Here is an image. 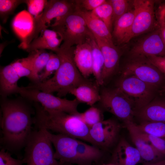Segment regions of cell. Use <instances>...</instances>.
Wrapping results in <instances>:
<instances>
[{"label":"cell","mask_w":165,"mask_h":165,"mask_svg":"<svg viewBox=\"0 0 165 165\" xmlns=\"http://www.w3.org/2000/svg\"><path fill=\"white\" fill-rule=\"evenodd\" d=\"M2 148L18 156L24 148L32 131L34 118L30 106L20 100L3 97L1 103Z\"/></svg>","instance_id":"obj_1"},{"label":"cell","mask_w":165,"mask_h":165,"mask_svg":"<svg viewBox=\"0 0 165 165\" xmlns=\"http://www.w3.org/2000/svg\"><path fill=\"white\" fill-rule=\"evenodd\" d=\"M73 47H59L55 52L60 60V65L52 78L42 82H33L26 88L52 94L59 97L66 95L73 88L88 81L78 69L74 60Z\"/></svg>","instance_id":"obj_2"},{"label":"cell","mask_w":165,"mask_h":165,"mask_svg":"<svg viewBox=\"0 0 165 165\" xmlns=\"http://www.w3.org/2000/svg\"><path fill=\"white\" fill-rule=\"evenodd\" d=\"M34 107L35 127H43L91 143L90 128L78 116L61 112L47 111L37 102H34Z\"/></svg>","instance_id":"obj_3"},{"label":"cell","mask_w":165,"mask_h":165,"mask_svg":"<svg viewBox=\"0 0 165 165\" xmlns=\"http://www.w3.org/2000/svg\"><path fill=\"white\" fill-rule=\"evenodd\" d=\"M49 26L58 33L63 41L60 46L62 48H70L83 44L94 37L84 19L75 10L56 19Z\"/></svg>","instance_id":"obj_4"},{"label":"cell","mask_w":165,"mask_h":165,"mask_svg":"<svg viewBox=\"0 0 165 165\" xmlns=\"http://www.w3.org/2000/svg\"><path fill=\"white\" fill-rule=\"evenodd\" d=\"M35 127L24 148L27 165H61L54 158L52 143L43 128Z\"/></svg>","instance_id":"obj_5"},{"label":"cell","mask_w":165,"mask_h":165,"mask_svg":"<svg viewBox=\"0 0 165 165\" xmlns=\"http://www.w3.org/2000/svg\"><path fill=\"white\" fill-rule=\"evenodd\" d=\"M100 108L115 116L123 123L133 121L135 112L133 101L117 87L104 88L100 92Z\"/></svg>","instance_id":"obj_6"},{"label":"cell","mask_w":165,"mask_h":165,"mask_svg":"<svg viewBox=\"0 0 165 165\" xmlns=\"http://www.w3.org/2000/svg\"><path fill=\"white\" fill-rule=\"evenodd\" d=\"M75 6V1H47L43 12L33 18L32 31L29 35L23 40L21 46L25 49L32 40L38 37L40 33L46 29L47 23H49L54 18L58 19L73 11Z\"/></svg>","instance_id":"obj_7"},{"label":"cell","mask_w":165,"mask_h":165,"mask_svg":"<svg viewBox=\"0 0 165 165\" xmlns=\"http://www.w3.org/2000/svg\"><path fill=\"white\" fill-rule=\"evenodd\" d=\"M17 93L30 101L41 104L47 111H58L77 115L78 106L80 103L75 98L69 100L54 96L38 90L19 87Z\"/></svg>","instance_id":"obj_8"},{"label":"cell","mask_w":165,"mask_h":165,"mask_svg":"<svg viewBox=\"0 0 165 165\" xmlns=\"http://www.w3.org/2000/svg\"><path fill=\"white\" fill-rule=\"evenodd\" d=\"M157 1L133 0L135 16L131 28L124 43H127L135 37L147 33L157 27L155 9Z\"/></svg>","instance_id":"obj_9"},{"label":"cell","mask_w":165,"mask_h":165,"mask_svg":"<svg viewBox=\"0 0 165 165\" xmlns=\"http://www.w3.org/2000/svg\"><path fill=\"white\" fill-rule=\"evenodd\" d=\"M116 87L133 101L135 112L152 101L159 91L155 87L133 75L121 76L116 82Z\"/></svg>","instance_id":"obj_10"},{"label":"cell","mask_w":165,"mask_h":165,"mask_svg":"<svg viewBox=\"0 0 165 165\" xmlns=\"http://www.w3.org/2000/svg\"><path fill=\"white\" fill-rule=\"evenodd\" d=\"M122 77L134 76L159 90L165 85V76L145 57L129 58L122 71Z\"/></svg>","instance_id":"obj_11"},{"label":"cell","mask_w":165,"mask_h":165,"mask_svg":"<svg viewBox=\"0 0 165 165\" xmlns=\"http://www.w3.org/2000/svg\"><path fill=\"white\" fill-rule=\"evenodd\" d=\"M122 127L117 120L113 118L95 124L90 128L91 144L104 152L108 150L118 143Z\"/></svg>","instance_id":"obj_12"},{"label":"cell","mask_w":165,"mask_h":165,"mask_svg":"<svg viewBox=\"0 0 165 165\" xmlns=\"http://www.w3.org/2000/svg\"><path fill=\"white\" fill-rule=\"evenodd\" d=\"M43 128L55 148L54 158L60 164L79 165L78 144L79 140L61 134H53Z\"/></svg>","instance_id":"obj_13"},{"label":"cell","mask_w":165,"mask_h":165,"mask_svg":"<svg viewBox=\"0 0 165 165\" xmlns=\"http://www.w3.org/2000/svg\"><path fill=\"white\" fill-rule=\"evenodd\" d=\"M150 56L165 57V44L158 25L138 40L129 52V58Z\"/></svg>","instance_id":"obj_14"},{"label":"cell","mask_w":165,"mask_h":165,"mask_svg":"<svg viewBox=\"0 0 165 165\" xmlns=\"http://www.w3.org/2000/svg\"><path fill=\"white\" fill-rule=\"evenodd\" d=\"M94 36L104 59L101 79L102 86L106 83L117 72L121 53L113 43Z\"/></svg>","instance_id":"obj_15"},{"label":"cell","mask_w":165,"mask_h":165,"mask_svg":"<svg viewBox=\"0 0 165 165\" xmlns=\"http://www.w3.org/2000/svg\"><path fill=\"white\" fill-rule=\"evenodd\" d=\"M123 124L128 130L132 142L139 152L141 162L144 164L156 162L165 159V155L141 137L134 121H128Z\"/></svg>","instance_id":"obj_16"},{"label":"cell","mask_w":165,"mask_h":165,"mask_svg":"<svg viewBox=\"0 0 165 165\" xmlns=\"http://www.w3.org/2000/svg\"><path fill=\"white\" fill-rule=\"evenodd\" d=\"M141 162L138 150L124 138L119 139L112 153V162L116 165H136Z\"/></svg>","instance_id":"obj_17"},{"label":"cell","mask_w":165,"mask_h":165,"mask_svg":"<svg viewBox=\"0 0 165 165\" xmlns=\"http://www.w3.org/2000/svg\"><path fill=\"white\" fill-rule=\"evenodd\" d=\"M75 11L84 19L88 29L94 36L113 43L110 31L104 22L93 11H87L75 6Z\"/></svg>","instance_id":"obj_18"},{"label":"cell","mask_w":165,"mask_h":165,"mask_svg":"<svg viewBox=\"0 0 165 165\" xmlns=\"http://www.w3.org/2000/svg\"><path fill=\"white\" fill-rule=\"evenodd\" d=\"M134 116L141 122L165 123V99L154 98L148 104L136 111Z\"/></svg>","instance_id":"obj_19"},{"label":"cell","mask_w":165,"mask_h":165,"mask_svg":"<svg viewBox=\"0 0 165 165\" xmlns=\"http://www.w3.org/2000/svg\"><path fill=\"white\" fill-rule=\"evenodd\" d=\"M90 39L85 43L76 46L74 53L75 64L80 73L86 78L93 73L92 54Z\"/></svg>","instance_id":"obj_20"},{"label":"cell","mask_w":165,"mask_h":165,"mask_svg":"<svg viewBox=\"0 0 165 165\" xmlns=\"http://www.w3.org/2000/svg\"><path fill=\"white\" fill-rule=\"evenodd\" d=\"M40 36L34 39L25 48L28 52L40 50L48 49L55 52L59 47L62 41L58 38V33L53 30L46 29Z\"/></svg>","instance_id":"obj_21"},{"label":"cell","mask_w":165,"mask_h":165,"mask_svg":"<svg viewBox=\"0 0 165 165\" xmlns=\"http://www.w3.org/2000/svg\"><path fill=\"white\" fill-rule=\"evenodd\" d=\"M98 86L96 82L89 80L71 90L69 93L74 95L80 102L94 105L101 99Z\"/></svg>","instance_id":"obj_22"},{"label":"cell","mask_w":165,"mask_h":165,"mask_svg":"<svg viewBox=\"0 0 165 165\" xmlns=\"http://www.w3.org/2000/svg\"><path fill=\"white\" fill-rule=\"evenodd\" d=\"M20 78L12 64L1 68L0 94L2 97L17 93L19 87L17 82Z\"/></svg>","instance_id":"obj_23"},{"label":"cell","mask_w":165,"mask_h":165,"mask_svg":"<svg viewBox=\"0 0 165 165\" xmlns=\"http://www.w3.org/2000/svg\"><path fill=\"white\" fill-rule=\"evenodd\" d=\"M135 16L134 8L126 13L118 19L114 23L112 35L119 44L124 41L131 28Z\"/></svg>","instance_id":"obj_24"},{"label":"cell","mask_w":165,"mask_h":165,"mask_svg":"<svg viewBox=\"0 0 165 165\" xmlns=\"http://www.w3.org/2000/svg\"><path fill=\"white\" fill-rule=\"evenodd\" d=\"M29 12L23 11L15 16L13 26L16 34L23 40L31 32L33 25V18Z\"/></svg>","instance_id":"obj_25"},{"label":"cell","mask_w":165,"mask_h":165,"mask_svg":"<svg viewBox=\"0 0 165 165\" xmlns=\"http://www.w3.org/2000/svg\"><path fill=\"white\" fill-rule=\"evenodd\" d=\"M35 54V51L32 52L27 57L18 59L11 63L20 78L26 77L34 82H38L34 72L33 64Z\"/></svg>","instance_id":"obj_26"},{"label":"cell","mask_w":165,"mask_h":165,"mask_svg":"<svg viewBox=\"0 0 165 165\" xmlns=\"http://www.w3.org/2000/svg\"><path fill=\"white\" fill-rule=\"evenodd\" d=\"M90 43L92 47L93 66L92 74L97 85L101 86V79L104 64V59L102 53L94 37L90 39Z\"/></svg>","instance_id":"obj_27"},{"label":"cell","mask_w":165,"mask_h":165,"mask_svg":"<svg viewBox=\"0 0 165 165\" xmlns=\"http://www.w3.org/2000/svg\"><path fill=\"white\" fill-rule=\"evenodd\" d=\"M135 125L139 131L161 138L165 140V123L142 121Z\"/></svg>","instance_id":"obj_28"},{"label":"cell","mask_w":165,"mask_h":165,"mask_svg":"<svg viewBox=\"0 0 165 165\" xmlns=\"http://www.w3.org/2000/svg\"><path fill=\"white\" fill-rule=\"evenodd\" d=\"M102 110L99 107L94 105L84 112L77 115L90 128L104 119Z\"/></svg>","instance_id":"obj_29"},{"label":"cell","mask_w":165,"mask_h":165,"mask_svg":"<svg viewBox=\"0 0 165 165\" xmlns=\"http://www.w3.org/2000/svg\"><path fill=\"white\" fill-rule=\"evenodd\" d=\"M112 8V21L114 24L119 17L134 9L133 0H109Z\"/></svg>","instance_id":"obj_30"},{"label":"cell","mask_w":165,"mask_h":165,"mask_svg":"<svg viewBox=\"0 0 165 165\" xmlns=\"http://www.w3.org/2000/svg\"><path fill=\"white\" fill-rule=\"evenodd\" d=\"M92 11L104 22L111 32L113 24V11L109 0H106L103 3Z\"/></svg>","instance_id":"obj_31"},{"label":"cell","mask_w":165,"mask_h":165,"mask_svg":"<svg viewBox=\"0 0 165 165\" xmlns=\"http://www.w3.org/2000/svg\"><path fill=\"white\" fill-rule=\"evenodd\" d=\"M35 51L34 61V72L35 76L38 82L39 81V73L45 68L50 56L51 53H49L43 50Z\"/></svg>","instance_id":"obj_32"},{"label":"cell","mask_w":165,"mask_h":165,"mask_svg":"<svg viewBox=\"0 0 165 165\" xmlns=\"http://www.w3.org/2000/svg\"><path fill=\"white\" fill-rule=\"evenodd\" d=\"M26 0H0V16L3 22L20 4L25 3Z\"/></svg>","instance_id":"obj_33"},{"label":"cell","mask_w":165,"mask_h":165,"mask_svg":"<svg viewBox=\"0 0 165 165\" xmlns=\"http://www.w3.org/2000/svg\"><path fill=\"white\" fill-rule=\"evenodd\" d=\"M60 63L58 56L56 53H51L50 58L45 68L44 72L39 75V82H42L46 80L53 72L56 71L59 67Z\"/></svg>","instance_id":"obj_34"},{"label":"cell","mask_w":165,"mask_h":165,"mask_svg":"<svg viewBox=\"0 0 165 165\" xmlns=\"http://www.w3.org/2000/svg\"><path fill=\"white\" fill-rule=\"evenodd\" d=\"M159 5L155 9V15L158 27L165 44V2L159 1Z\"/></svg>","instance_id":"obj_35"},{"label":"cell","mask_w":165,"mask_h":165,"mask_svg":"<svg viewBox=\"0 0 165 165\" xmlns=\"http://www.w3.org/2000/svg\"><path fill=\"white\" fill-rule=\"evenodd\" d=\"M137 130L141 137L149 142L159 152L165 155V140H164L153 135L141 132L137 129Z\"/></svg>","instance_id":"obj_36"},{"label":"cell","mask_w":165,"mask_h":165,"mask_svg":"<svg viewBox=\"0 0 165 165\" xmlns=\"http://www.w3.org/2000/svg\"><path fill=\"white\" fill-rule=\"evenodd\" d=\"M47 1L46 0H26L28 12L32 16H36L43 11Z\"/></svg>","instance_id":"obj_37"},{"label":"cell","mask_w":165,"mask_h":165,"mask_svg":"<svg viewBox=\"0 0 165 165\" xmlns=\"http://www.w3.org/2000/svg\"><path fill=\"white\" fill-rule=\"evenodd\" d=\"M2 148L0 152V165H23L25 163L23 159H16L13 158L11 154Z\"/></svg>","instance_id":"obj_38"},{"label":"cell","mask_w":165,"mask_h":165,"mask_svg":"<svg viewBox=\"0 0 165 165\" xmlns=\"http://www.w3.org/2000/svg\"><path fill=\"white\" fill-rule=\"evenodd\" d=\"M105 0H76L75 6L78 8L87 11L94 10L103 3Z\"/></svg>","instance_id":"obj_39"},{"label":"cell","mask_w":165,"mask_h":165,"mask_svg":"<svg viewBox=\"0 0 165 165\" xmlns=\"http://www.w3.org/2000/svg\"><path fill=\"white\" fill-rule=\"evenodd\" d=\"M156 67L165 76V57L150 56L145 57Z\"/></svg>","instance_id":"obj_40"},{"label":"cell","mask_w":165,"mask_h":165,"mask_svg":"<svg viewBox=\"0 0 165 165\" xmlns=\"http://www.w3.org/2000/svg\"><path fill=\"white\" fill-rule=\"evenodd\" d=\"M143 165H165V159L156 162L144 164Z\"/></svg>","instance_id":"obj_41"},{"label":"cell","mask_w":165,"mask_h":165,"mask_svg":"<svg viewBox=\"0 0 165 165\" xmlns=\"http://www.w3.org/2000/svg\"><path fill=\"white\" fill-rule=\"evenodd\" d=\"M102 165H116L112 162H111L109 163H104V164H103Z\"/></svg>","instance_id":"obj_42"},{"label":"cell","mask_w":165,"mask_h":165,"mask_svg":"<svg viewBox=\"0 0 165 165\" xmlns=\"http://www.w3.org/2000/svg\"><path fill=\"white\" fill-rule=\"evenodd\" d=\"M61 165H73L72 164L68 163H65L61 164Z\"/></svg>","instance_id":"obj_43"},{"label":"cell","mask_w":165,"mask_h":165,"mask_svg":"<svg viewBox=\"0 0 165 165\" xmlns=\"http://www.w3.org/2000/svg\"><path fill=\"white\" fill-rule=\"evenodd\" d=\"M162 90L163 91V92L165 93V85L163 86V88L162 89Z\"/></svg>","instance_id":"obj_44"},{"label":"cell","mask_w":165,"mask_h":165,"mask_svg":"<svg viewBox=\"0 0 165 165\" xmlns=\"http://www.w3.org/2000/svg\"></svg>","instance_id":"obj_45"}]
</instances>
